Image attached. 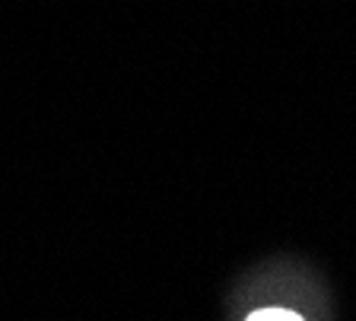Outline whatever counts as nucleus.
<instances>
[{"label": "nucleus", "instance_id": "1", "mask_svg": "<svg viewBox=\"0 0 356 321\" xmlns=\"http://www.w3.org/2000/svg\"><path fill=\"white\" fill-rule=\"evenodd\" d=\"M248 321H302L296 312H286V308H261V312L248 315Z\"/></svg>", "mask_w": 356, "mask_h": 321}]
</instances>
